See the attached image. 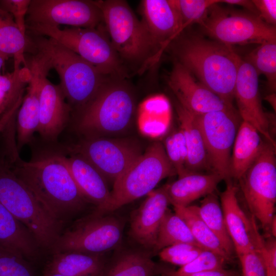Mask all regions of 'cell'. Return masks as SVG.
<instances>
[{
  "label": "cell",
  "instance_id": "obj_1",
  "mask_svg": "<svg viewBox=\"0 0 276 276\" xmlns=\"http://www.w3.org/2000/svg\"><path fill=\"white\" fill-rule=\"evenodd\" d=\"M18 151L13 146L3 156L53 218L62 223L85 207L88 201L74 180L63 151L43 152L28 162L20 158Z\"/></svg>",
  "mask_w": 276,
  "mask_h": 276
},
{
  "label": "cell",
  "instance_id": "obj_2",
  "mask_svg": "<svg viewBox=\"0 0 276 276\" xmlns=\"http://www.w3.org/2000/svg\"><path fill=\"white\" fill-rule=\"evenodd\" d=\"M177 62L227 103L233 105L241 58L233 47L198 35L179 38L174 47Z\"/></svg>",
  "mask_w": 276,
  "mask_h": 276
},
{
  "label": "cell",
  "instance_id": "obj_3",
  "mask_svg": "<svg viewBox=\"0 0 276 276\" xmlns=\"http://www.w3.org/2000/svg\"><path fill=\"white\" fill-rule=\"evenodd\" d=\"M28 47L42 53L57 73L60 86L72 111L83 108L110 79L55 40L32 34Z\"/></svg>",
  "mask_w": 276,
  "mask_h": 276
},
{
  "label": "cell",
  "instance_id": "obj_4",
  "mask_svg": "<svg viewBox=\"0 0 276 276\" xmlns=\"http://www.w3.org/2000/svg\"><path fill=\"white\" fill-rule=\"evenodd\" d=\"M135 109L133 94L123 79H109L77 112L75 127L85 138L121 133L131 124Z\"/></svg>",
  "mask_w": 276,
  "mask_h": 276
},
{
  "label": "cell",
  "instance_id": "obj_5",
  "mask_svg": "<svg viewBox=\"0 0 276 276\" xmlns=\"http://www.w3.org/2000/svg\"><path fill=\"white\" fill-rule=\"evenodd\" d=\"M0 202L31 232L40 248L51 250L61 235L62 224L49 213L0 157Z\"/></svg>",
  "mask_w": 276,
  "mask_h": 276
},
{
  "label": "cell",
  "instance_id": "obj_6",
  "mask_svg": "<svg viewBox=\"0 0 276 276\" xmlns=\"http://www.w3.org/2000/svg\"><path fill=\"white\" fill-rule=\"evenodd\" d=\"M176 174L164 146L155 142L114 182L107 201L90 216H102L112 212L147 195L162 179Z\"/></svg>",
  "mask_w": 276,
  "mask_h": 276
},
{
  "label": "cell",
  "instance_id": "obj_7",
  "mask_svg": "<svg viewBox=\"0 0 276 276\" xmlns=\"http://www.w3.org/2000/svg\"><path fill=\"white\" fill-rule=\"evenodd\" d=\"M27 26L30 34L52 38L96 67L106 76L123 79L125 72L121 59L100 28Z\"/></svg>",
  "mask_w": 276,
  "mask_h": 276
},
{
  "label": "cell",
  "instance_id": "obj_8",
  "mask_svg": "<svg viewBox=\"0 0 276 276\" xmlns=\"http://www.w3.org/2000/svg\"><path fill=\"white\" fill-rule=\"evenodd\" d=\"M275 147L264 141L255 160L238 180L251 215L269 233L275 216Z\"/></svg>",
  "mask_w": 276,
  "mask_h": 276
},
{
  "label": "cell",
  "instance_id": "obj_9",
  "mask_svg": "<svg viewBox=\"0 0 276 276\" xmlns=\"http://www.w3.org/2000/svg\"><path fill=\"white\" fill-rule=\"evenodd\" d=\"M217 4L208 9L199 24L204 33L214 40L232 47L276 41V27L267 24L259 16Z\"/></svg>",
  "mask_w": 276,
  "mask_h": 276
},
{
  "label": "cell",
  "instance_id": "obj_10",
  "mask_svg": "<svg viewBox=\"0 0 276 276\" xmlns=\"http://www.w3.org/2000/svg\"><path fill=\"white\" fill-rule=\"evenodd\" d=\"M100 8L111 43L119 57L132 62L148 58L153 51L150 38L127 2L95 1Z\"/></svg>",
  "mask_w": 276,
  "mask_h": 276
},
{
  "label": "cell",
  "instance_id": "obj_11",
  "mask_svg": "<svg viewBox=\"0 0 276 276\" xmlns=\"http://www.w3.org/2000/svg\"><path fill=\"white\" fill-rule=\"evenodd\" d=\"M194 115L204 143L210 170L230 178V163L234 141L242 121L234 106Z\"/></svg>",
  "mask_w": 276,
  "mask_h": 276
},
{
  "label": "cell",
  "instance_id": "obj_12",
  "mask_svg": "<svg viewBox=\"0 0 276 276\" xmlns=\"http://www.w3.org/2000/svg\"><path fill=\"white\" fill-rule=\"evenodd\" d=\"M123 232V224L116 217L89 216L61 233L50 251L104 255L120 245Z\"/></svg>",
  "mask_w": 276,
  "mask_h": 276
},
{
  "label": "cell",
  "instance_id": "obj_13",
  "mask_svg": "<svg viewBox=\"0 0 276 276\" xmlns=\"http://www.w3.org/2000/svg\"><path fill=\"white\" fill-rule=\"evenodd\" d=\"M65 150L85 159L113 183L142 154L133 142L102 137L85 138Z\"/></svg>",
  "mask_w": 276,
  "mask_h": 276
},
{
  "label": "cell",
  "instance_id": "obj_14",
  "mask_svg": "<svg viewBox=\"0 0 276 276\" xmlns=\"http://www.w3.org/2000/svg\"><path fill=\"white\" fill-rule=\"evenodd\" d=\"M102 22V14L95 1L31 0L26 17V26L95 28Z\"/></svg>",
  "mask_w": 276,
  "mask_h": 276
},
{
  "label": "cell",
  "instance_id": "obj_15",
  "mask_svg": "<svg viewBox=\"0 0 276 276\" xmlns=\"http://www.w3.org/2000/svg\"><path fill=\"white\" fill-rule=\"evenodd\" d=\"M33 51L30 58L26 59L31 78L15 117L16 143L18 151L31 143L34 133L37 132L41 85L51 69L47 57L38 51Z\"/></svg>",
  "mask_w": 276,
  "mask_h": 276
},
{
  "label": "cell",
  "instance_id": "obj_16",
  "mask_svg": "<svg viewBox=\"0 0 276 276\" xmlns=\"http://www.w3.org/2000/svg\"><path fill=\"white\" fill-rule=\"evenodd\" d=\"M258 77L252 65L241 59L235 82L234 99L242 121L252 125L266 141L275 146L270 118L262 107Z\"/></svg>",
  "mask_w": 276,
  "mask_h": 276
},
{
  "label": "cell",
  "instance_id": "obj_17",
  "mask_svg": "<svg viewBox=\"0 0 276 276\" xmlns=\"http://www.w3.org/2000/svg\"><path fill=\"white\" fill-rule=\"evenodd\" d=\"M168 84L178 103L195 115L225 109L234 106L221 99L176 62L168 78Z\"/></svg>",
  "mask_w": 276,
  "mask_h": 276
},
{
  "label": "cell",
  "instance_id": "obj_18",
  "mask_svg": "<svg viewBox=\"0 0 276 276\" xmlns=\"http://www.w3.org/2000/svg\"><path fill=\"white\" fill-rule=\"evenodd\" d=\"M238 188L232 179L220 195V204L226 227L238 257L254 248L261 236L255 218L246 216L237 198Z\"/></svg>",
  "mask_w": 276,
  "mask_h": 276
},
{
  "label": "cell",
  "instance_id": "obj_19",
  "mask_svg": "<svg viewBox=\"0 0 276 276\" xmlns=\"http://www.w3.org/2000/svg\"><path fill=\"white\" fill-rule=\"evenodd\" d=\"M141 11L152 49L160 47V53L184 29L172 0H144Z\"/></svg>",
  "mask_w": 276,
  "mask_h": 276
},
{
  "label": "cell",
  "instance_id": "obj_20",
  "mask_svg": "<svg viewBox=\"0 0 276 276\" xmlns=\"http://www.w3.org/2000/svg\"><path fill=\"white\" fill-rule=\"evenodd\" d=\"M73 113L59 84L45 77L42 83L37 132L47 141H56L70 122Z\"/></svg>",
  "mask_w": 276,
  "mask_h": 276
},
{
  "label": "cell",
  "instance_id": "obj_21",
  "mask_svg": "<svg viewBox=\"0 0 276 276\" xmlns=\"http://www.w3.org/2000/svg\"><path fill=\"white\" fill-rule=\"evenodd\" d=\"M169 204L166 185L147 194L131 218L130 235L136 242L146 248L154 249L158 228Z\"/></svg>",
  "mask_w": 276,
  "mask_h": 276
},
{
  "label": "cell",
  "instance_id": "obj_22",
  "mask_svg": "<svg viewBox=\"0 0 276 276\" xmlns=\"http://www.w3.org/2000/svg\"><path fill=\"white\" fill-rule=\"evenodd\" d=\"M67 163L79 190L89 202L101 208L107 201L110 192L106 179L88 161L75 154L66 156Z\"/></svg>",
  "mask_w": 276,
  "mask_h": 276
},
{
  "label": "cell",
  "instance_id": "obj_23",
  "mask_svg": "<svg viewBox=\"0 0 276 276\" xmlns=\"http://www.w3.org/2000/svg\"><path fill=\"white\" fill-rule=\"evenodd\" d=\"M223 178L218 174L190 173L178 177L176 181L166 185L170 204L187 206L195 200L205 197L216 190Z\"/></svg>",
  "mask_w": 276,
  "mask_h": 276
},
{
  "label": "cell",
  "instance_id": "obj_24",
  "mask_svg": "<svg viewBox=\"0 0 276 276\" xmlns=\"http://www.w3.org/2000/svg\"><path fill=\"white\" fill-rule=\"evenodd\" d=\"M106 261L103 255L66 251L52 254L43 272L67 276H102Z\"/></svg>",
  "mask_w": 276,
  "mask_h": 276
},
{
  "label": "cell",
  "instance_id": "obj_25",
  "mask_svg": "<svg viewBox=\"0 0 276 276\" xmlns=\"http://www.w3.org/2000/svg\"><path fill=\"white\" fill-rule=\"evenodd\" d=\"M0 246L20 254L30 261L38 257L40 248L29 230L1 202Z\"/></svg>",
  "mask_w": 276,
  "mask_h": 276
},
{
  "label": "cell",
  "instance_id": "obj_26",
  "mask_svg": "<svg viewBox=\"0 0 276 276\" xmlns=\"http://www.w3.org/2000/svg\"><path fill=\"white\" fill-rule=\"evenodd\" d=\"M261 136L252 125L242 121L232 150L231 179L238 180L255 160L264 144Z\"/></svg>",
  "mask_w": 276,
  "mask_h": 276
},
{
  "label": "cell",
  "instance_id": "obj_27",
  "mask_svg": "<svg viewBox=\"0 0 276 276\" xmlns=\"http://www.w3.org/2000/svg\"><path fill=\"white\" fill-rule=\"evenodd\" d=\"M176 111L188 149V170L191 173L210 170L204 143L194 115L178 102Z\"/></svg>",
  "mask_w": 276,
  "mask_h": 276
},
{
  "label": "cell",
  "instance_id": "obj_28",
  "mask_svg": "<svg viewBox=\"0 0 276 276\" xmlns=\"http://www.w3.org/2000/svg\"><path fill=\"white\" fill-rule=\"evenodd\" d=\"M158 269L148 254L130 250L106 262L102 276H154Z\"/></svg>",
  "mask_w": 276,
  "mask_h": 276
},
{
  "label": "cell",
  "instance_id": "obj_29",
  "mask_svg": "<svg viewBox=\"0 0 276 276\" xmlns=\"http://www.w3.org/2000/svg\"><path fill=\"white\" fill-rule=\"evenodd\" d=\"M27 35L19 30L11 14L0 8V51L14 60V69L28 66L25 52Z\"/></svg>",
  "mask_w": 276,
  "mask_h": 276
},
{
  "label": "cell",
  "instance_id": "obj_30",
  "mask_svg": "<svg viewBox=\"0 0 276 276\" xmlns=\"http://www.w3.org/2000/svg\"><path fill=\"white\" fill-rule=\"evenodd\" d=\"M173 207L174 212L185 222L201 248L220 255L228 262L232 260L233 256L228 254L217 237L199 217L197 205Z\"/></svg>",
  "mask_w": 276,
  "mask_h": 276
},
{
  "label": "cell",
  "instance_id": "obj_31",
  "mask_svg": "<svg viewBox=\"0 0 276 276\" xmlns=\"http://www.w3.org/2000/svg\"><path fill=\"white\" fill-rule=\"evenodd\" d=\"M197 211L201 219L215 234L231 256L235 251L232 241L227 232L222 209L217 195L212 193L205 196Z\"/></svg>",
  "mask_w": 276,
  "mask_h": 276
},
{
  "label": "cell",
  "instance_id": "obj_32",
  "mask_svg": "<svg viewBox=\"0 0 276 276\" xmlns=\"http://www.w3.org/2000/svg\"><path fill=\"white\" fill-rule=\"evenodd\" d=\"M181 243L200 247L185 222L175 213H172L168 209L161 221L153 249L160 250L172 245Z\"/></svg>",
  "mask_w": 276,
  "mask_h": 276
},
{
  "label": "cell",
  "instance_id": "obj_33",
  "mask_svg": "<svg viewBox=\"0 0 276 276\" xmlns=\"http://www.w3.org/2000/svg\"><path fill=\"white\" fill-rule=\"evenodd\" d=\"M30 78L28 66L0 74V118L24 96Z\"/></svg>",
  "mask_w": 276,
  "mask_h": 276
},
{
  "label": "cell",
  "instance_id": "obj_34",
  "mask_svg": "<svg viewBox=\"0 0 276 276\" xmlns=\"http://www.w3.org/2000/svg\"><path fill=\"white\" fill-rule=\"evenodd\" d=\"M245 61L255 68L259 76L264 75L269 88L275 92L276 88V41L264 42L250 52Z\"/></svg>",
  "mask_w": 276,
  "mask_h": 276
},
{
  "label": "cell",
  "instance_id": "obj_35",
  "mask_svg": "<svg viewBox=\"0 0 276 276\" xmlns=\"http://www.w3.org/2000/svg\"><path fill=\"white\" fill-rule=\"evenodd\" d=\"M164 148L178 177L191 173L187 169L188 152L187 144L180 129L174 132L166 138Z\"/></svg>",
  "mask_w": 276,
  "mask_h": 276
},
{
  "label": "cell",
  "instance_id": "obj_36",
  "mask_svg": "<svg viewBox=\"0 0 276 276\" xmlns=\"http://www.w3.org/2000/svg\"><path fill=\"white\" fill-rule=\"evenodd\" d=\"M228 262L220 255L211 250L203 249L190 263L176 271H170V276H183L194 273L224 268Z\"/></svg>",
  "mask_w": 276,
  "mask_h": 276
},
{
  "label": "cell",
  "instance_id": "obj_37",
  "mask_svg": "<svg viewBox=\"0 0 276 276\" xmlns=\"http://www.w3.org/2000/svg\"><path fill=\"white\" fill-rule=\"evenodd\" d=\"M0 276H35L30 263L20 254L0 246Z\"/></svg>",
  "mask_w": 276,
  "mask_h": 276
},
{
  "label": "cell",
  "instance_id": "obj_38",
  "mask_svg": "<svg viewBox=\"0 0 276 276\" xmlns=\"http://www.w3.org/2000/svg\"><path fill=\"white\" fill-rule=\"evenodd\" d=\"M221 0H172L185 28L193 23L199 24L208 9Z\"/></svg>",
  "mask_w": 276,
  "mask_h": 276
},
{
  "label": "cell",
  "instance_id": "obj_39",
  "mask_svg": "<svg viewBox=\"0 0 276 276\" xmlns=\"http://www.w3.org/2000/svg\"><path fill=\"white\" fill-rule=\"evenodd\" d=\"M238 258L242 276H267V268L260 250L252 248Z\"/></svg>",
  "mask_w": 276,
  "mask_h": 276
},
{
  "label": "cell",
  "instance_id": "obj_40",
  "mask_svg": "<svg viewBox=\"0 0 276 276\" xmlns=\"http://www.w3.org/2000/svg\"><path fill=\"white\" fill-rule=\"evenodd\" d=\"M31 0H1L0 8L13 17L20 31L27 35L26 17Z\"/></svg>",
  "mask_w": 276,
  "mask_h": 276
},
{
  "label": "cell",
  "instance_id": "obj_41",
  "mask_svg": "<svg viewBox=\"0 0 276 276\" xmlns=\"http://www.w3.org/2000/svg\"><path fill=\"white\" fill-rule=\"evenodd\" d=\"M259 16L267 24L275 27L276 1L252 0Z\"/></svg>",
  "mask_w": 276,
  "mask_h": 276
},
{
  "label": "cell",
  "instance_id": "obj_42",
  "mask_svg": "<svg viewBox=\"0 0 276 276\" xmlns=\"http://www.w3.org/2000/svg\"><path fill=\"white\" fill-rule=\"evenodd\" d=\"M266 268L276 270V241L272 238L266 241L260 250Z\"/></svg>",
  "mask_w": 276,
  "mask_h": 276
},
{
  "label": "cell",
  "instance_id": "obj_43",
  "mask_svg": "<svg viewBox=\"0 0 276 276\" xmlns=\"http://www.w3.org/2000/svg\"><path fill=\"white\" fill-rule=\"evenodd\" d=\"M197 247L193 244L186 243L175 244L160 250L159 256L162 260L167 262L172 257Z\"/></svg>",
  "mask_w": 276,
  "mask_h": 276
},
{
  "label": "cell",
  "instance_id": "obj_44",
  "mask_svg": "<svg viewBox=\"0 0 276 276\" xmlns=\"http://www.w3.org/2000/svg\"><path fill=\"white\" fill-rule=\"evenodd\" d=\"M203 249L196 247L169 259L166 262L182 267L194 260Z\"/></svg>",
  "mask_w": 276,
  "mask_h": 276
},
{
  "label": "cell",
  "instance_id": "obj_45",
  "mask_svg": "<svg viewBox=\"0 0 276 276\" xmlns=\"http://www.w3.org/2000/svg\"><path fill=\"white\" fill-rule=\"evenodd\" d=\"M23 97L20 98L9 110L0 118V134L4 131L10 122L15 118L21 104Z\"/></svg>",
  "mask_w": 276,
  "mask_h": 276
},
{
  "label": "cell",
  "instance_id": "obj_46",
  "mask_svg": "<svg viewBox=\"0 0 276 276\" xmlns=\"http://www.w3.org/2000/svg\"><path fill=\"white\" fill-rule=\"evenodd\" d=\"M183 276H241L240 273L234 270L225 268L194 273Z\"/></svg>",
  "mask_w": 276,
  "mask_h": 276
},
{
  "label": "cell",
  "instance_id": "obj_47",
  "mask_svg": "<svg viewBox=\"0 0 276 276\" xmlns=\"http://www.w3.org/2000/svg\"><path fill=\"white\" fill-rule=\"evenodd\" d=\"M221 3L242 6L247 10V11L259 16L252 0H221Z\"/></svg>",
  "mask_w": 276,
  "mask_h": 276
},
{
  "label": "cell",
  "instance_id": "obj_48",
  "mask_svg": "<svg viewBox=\"0 0 276 276\" xmlns=\"http://www.w3.org/2000/svg\"><path fill=\"white\" fill-rule=\"evenodd\" d=\"M265 99L267 100V101L269 102L270 104H271V105L272 106L273 109H274V110H275V93H272V94L266 97Z\"/></svg>",
  "mask_w": 276,
  "mask_h": 276
},
{
  "label": "cell",
  "instance_id": "obj_49",
  "mask_svg": "<svg viewBox=\"0 0 276 276\" xmlns=\"http://www.w3.org/2000/svg\"><path fill=\"white\" fill-rule=\"evenodd\" d=\"M276 217L275 216L273 218L270 228V233L272 235L273 237L276 235Z\"/></svg>",
  "mask_w": 276,
  "mask_h": 276
},
{
  "label": "cell",
  "instance_id": "obj_50",
  "mask_svg": "<svg viewBox=\"0 0 276 276\" xmlns=\"http://www.w3.org/2000/svg\"><path fill=\"white\" fill-rule=\"evenodd\" d=\"M8 59L9 58L7 56L0 51V71L3 66L6 60Z\"/></svg>",
  "mask_w": 276,
  "mask_h": 276
},
{
  "label": "cell",
  "instance_id": "obj_51",
  "mask_svg": "<svg viewBox=\"0 0 276 276\" xmlns=\"http://www.w3.org/2000/svg\"><path fill=\"white\" fill-rule=\"evenodd\" d=\"M42 276H67L57 273H52L49 272H43Z\"/></svg>",
  "mask_w": 276,
  "mask_h": 276
},
{
  "label": "cell",
  "instance_id": "obj_52",
  "mask_svg": "<svg viewBox=\"0 0 276 276\" xmlns=\"http://www.w3.org/2000/svg\"><path fill=\"white\" fill-rule=\"evenodd\" d=\"M267 276H276V270L267 268Z\"/></svg>",
  "mask_w": 276,
  "mask_h": 276
},
{
  "label": "cell",
  "instance_id": "obj_53",
  "mask_svg": "<svg viewBox=\"0 0 276 276\" xmlns=\"http://www.w3.org/2000/svg\"><path fill=\"white\" fill-rule=\"evenodd\" d=\"M170 271H168V272H167L166 273H163V275H162L160 276H170V275H169V272Z\"/></svg>",
  "mask_w": 276,
  "mask_h": 276
}]
</instances>
